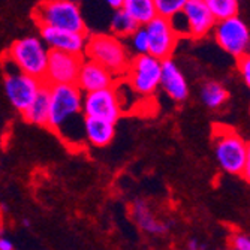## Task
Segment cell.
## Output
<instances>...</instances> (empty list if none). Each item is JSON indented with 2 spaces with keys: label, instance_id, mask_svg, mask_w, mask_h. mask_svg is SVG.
I'll use <instances>...</instances> for the list:
<instances>
[{
  "label": "cell",
  "instance_id": "6da1fadb",
  "mask_svg": "<svg viewBox=\"0 0 250 250\" xmlns=\"http://www.w3.org/2000/svg\"><path fill=\"white\" fill-rule=\"evenodd\" d=\"M83 92L77 84L50 85L48 126L71 147H81L84 138Z\"/></svg>",
  "mask_w": 250,
  "mask_h": 250
},
{
  "label": "cell",
  "instance_id": "7a4b0ae2",
  "mask_svg": "<svg viewBox=\"0 0 250 250\" xmlns=\"http://www.w3.org/2000/svg\"><path fill=\"white\" fill-rule=\"evenodd\" d=\"M84 57L101 63L117 78H122L132 56L122 38L112 33H99L87 36Z\"/></svg>",
  "mask_w": 250,
  "mask_h": 250
},
{
  "label": "cell",
  "instance_id": "3957f363",
  "mask_svg": "<svg viewBox=\"0 0 250 250\" xmlns=\"http://www.w3.org/2000/svg\"><path fill=\"white\" fill-rule=\"evenodd\" d=\"M36 26H48L62 30L87 32L81 8L74 0H42L32 14Z\"/></svg>",
  "mask_w": 250,
  "mask_h": 250
},
{
  "label": "cell",
  "instance_id": "277c9868",
  "mask_svg": "<svg viewBox=\"0 0 250 250\" xmlns=\"http://www.w3.org/2000/svg\"><path fill=\"white\" fill-rule=\"evenodd\" d=\"M5 54L22 74L43 80L50 48L41 36H26L14 41Z\"/></svg>",
  "mask_w": 250,
  "mask_h": 250
},
{
  "label": "cell",
  "instance_id": "5b68a950",
  "mask_svg": "<svg viewBox=\"0 0 250 250\" xmlns=\"http://www.w3.org/2000/svg\"><path fill=\"white\" fill-rule=\"evenodd\" d=\"M2 71L5 95L14 109L21 114L32 104L41 87L43 85V81L27 74H22L6 54H3L2 57Z\"/></svg>",
  "mask_w": 250,
  "mask_h": 250
},
{
  "label": "cell",
  "instance_id": "8992f818",
  "mask_svg": "<svg viewBox=\"0 0 250 250\" xmlns=\"http://www.w3.org/2000/svg\"><path fill=\"white\" fill-rule=\"evenodd\" d=\"M214 154L217 164L225 172L241 175L247 154V143L234 129L219 125L214 127Z\"/></svg>",
  "mask_w": 250,
  "mask_h": 250
},
{
  "label": "cell",
  "instance_id": "52a82bcc",
  "mask_svg": "<svg viewBox=\"0 0 250 250\" xmlns=\"http://www.w3.org/2000/svg\"><path fill=\"white\" fill-rule=\"evenodd\" d=\"M162 60L151 54H140L130 57L127 69L123 78L133 88V92L141 96L148 98L156 93L161 84Z\"/></svg>",
  "mask_w": 250,
  "mask_h": 250
},
{
  "label": "cell",
  "instance_id": "ba28073f",
  "mask_svg": "<svg viewBox=\"0 0 250 250\" xmlns=\"http://www.w3.org/2000/svg\"><path fill=\"white\" fill-rule=\"evenodd\" d=\"M213 30L216 42L223 51L237 59L247 53L250 47V32L246 22L237 15L216 21Z\"/></svg>",
  "mask_w": 250,
  "mask_h": 250
},
{
  "label": "cell",
  "instance_id": "9c48e42d",
  "mask_svg": "<svg viewBox=\"0 0 250 250\" xmlns=\"http://www.w3.org/2000/svg\"><path fill=\"white\" fill-rule=\"evenodd\" d=\"M83 112L84 116L104 119L117 123L123 114L114 85L93 90L83 95Z\"/></svg>",
  "mask_w": 250,
  "mask_h": 250
},
{
  "label": "cell",
  "instance_id": "30bf717a",
  "mask_svg": "<svg viewBox=\"0 0 250 250\" xmlns=\"http://www.w3.org/2000/svg\"><path fill=\"white\" fill-rule=\"evenodd\" d=\"M83 59L84 56L50 50L47 69H45V75L42 81L47 85L75 84Z\"/></svg>",
  "mask_w": 250,
  "mask_h": 250
},
{
  "label": "cell",
  "instance_id": "8fae6325",
  "mask_svg": "<svg viewBox=\"0 0 250 250\" xmlns=\"http://www.w3.org/2000/svg\"><path fill=\"white\" fill-rule=\"evenodd\" d=\"M144 27L148 38V54L161 60L169 59L180 39L174 32L169 20L156 15Z\"/></svg>",
  "mask_w": 250,
  "mask_h": 250
},
{
  "label": "cell",
  "instance_id": "7c38bea8",
  "mask_svg": "<svg viewBox=\"0 0 250 250\" xmlns=\"http://www.w3.org/2000/svg\"><path fill=\"white\" fill-rule=\"evenodd\" d=\"M39 36L47 43V47L50 50L84 56L88 35L87 32H72V30H62L56 27L42 26L39 27Z\"/></svg>",
  "mask_w": 250,
  "mask_h": 250
},
{
  "label": "cell",
  "instance_id": "4fadbf2b",
  "mask_svg": "<svg viewBox=\"0 0 250 250\" xmlns=\"http://www.w3.org/2000/svg\"><path fill=\"white\" fill-rule=\"evenodd\" d=\"M117 81V77L108 71L105 66L101 63L92 60V59H83V63L80 66V72L77 77V87L83 93L93 92V90L112 87Z\"/></svg>",
  "mask_w": 250,
  "mask_h": 250
},
{
  "label": "cell",
  "instance_id": "5bb4252c",
  "mask_svg": "<svg viewBox=\"0 0 250 250\" xmlns=\"http://www.w3.org/2000/svg\"><path fill=\"white\" fill-rule=\"evenodd\" d=\"M183 14L188 20L189 36L193 39L207 36L216 24V18L204 0H188L183 8Z\"/></svg>",
  "mask_w": 250,
  "mask_h": 250
},
{
  "label": "cell",
  "instance_id": "9a60e30c",
  "mask_svg": "<svg viewBox=\"0 0 250 250\" xmlns=\"http://www.w3.org/2000/svg\"><path fill=\"white\" fill-rule=\"evenodd\" d=\"M159 87L175 102H183L189 96V84L186 77L171 57L162 60V74Z\"/></svg>",
  "mask_w": 250,
  "mask_h": 250
},
{
  "label": "cell",
  "instance_id": "2e32d148",
  "mask_svg": "<svg viewBox=\"0 0 250 250\" xmlns=\"http://www.w3.org/2000/svg\"><path fill=\"white\" fill-rule=\"evenodd\" d=\"M116 136V123L84 116V138L85 143L96 148H104L111 144Z\"/></svg>",
  "mask_w": 250,
  "mask_h": 250
},
{
  "label": "cell",
  "instance_id": "e0dca14e",
  "mask_svg": "<svg viewBox=\"0 0 250 250\" xmlns=\"http://www.w3.org/2000/svg\"><path fill=\"white\" fill-rule=\"evenodd\" d=\"M24 122L35 125V126H48V116H50V85L43 83L38 95L32 101V104L21 112Z\"/></svg>",
  "mask_w": 250,
  "mask_h": 250
},
{
  "label": "cell",
  "instance_id": "ac0fdd59",
  "mask_svg": "<svg viewBox=\"0 0 250 250\" xmlns=\"http://www.w3.org/2000/svg\"><path fill=\"white\" fill-rule=\"evenodd\" d=\"M132 216L140 228L148 234H165L167 231V225L157 220V217L151 213L150 207L144 201H135L132 206Z\"/></svg>",
  "mask_w": 250,
  "mask_h": 250
},
{
  "label": "cell",
  "instance_id": "d6986e66",
  "mask_svg": "<svg viewBox=\"0 0 250 250\" xmlns=\"http://www.w3.org/2000/svg\"><path fill=\"white\" fill-rule=\"evenodd\" d=\"M122 8L140 26H146L150 20H153L157 15L154 0H123Z\"/></svg>",
  "mask_w": 250,
  "mask_h": 250
},
{
  "label": "cell",
  "instance_id": "ffe728a7",
  "mask_svg": "<svg viewBox=\"0 0 250 250\" xmlns=\"http://www.w3.org/2000/svg\"><path fill=\"white\" fill-rule=\"evenodd\" d=\"M114 11L116 12L111 17V21H109V29L112 35L125 39L140 27L138 22H136L123 8H119Z\"/></svg>",
  "mask_w": 250,
  "mask_h": 250
},
{
  "label": "cell",
  "instance_id": "44dd1931",
  "mask_svg": "<svg viewBox=\"0 0 250 250\" xmlns=\"http://www.w3.org/2000/svg\"><path fill=\"white\" fill-rule=\"evenodd\" d=\"M201 99L204 105H207L211 109H216L228 101V92H226V88L220 83L208 81L201 88Z\"/></svg>",
  "mask_w": 250,
  "mask_h": 250
},
{
  "label": "cell",
  "instance_id": "7402d4cb",
  "mask_svg": "<svg viewBox=\"0 0 250 250\" xmlns=\"http://www.w3.org/2000/svg\"><path fill=\"white\" fill-rule=\"evenodd\" d=\"M125 39H126L125 41L126 48L132 57L148 53V38H147V30L144 26H140L133 33H130Z\"/></svg>",
  "mask_w": 250,
  "mask_h": 250
},
{
  "label": "cell",
  "instance_id": "603a6c76",
  "mask_svg": "<svg viewBox=\"0 0 250 250\" xmlns=\"http://www.w3.org/2000/svg\"><path fill=\"white\" fill-rule=\"evenodd\" d=\"M216 21L238 14V0H204Z\"/></svg>",
  "mask_w": 250,
  "mask_h": 250
},
{
  "label": "cell",
  "instance_id": "cb8c5ba5",
  "mask_svg": "<svg viewBox=\"0 0 250 250\" xmlns=\"http://www.w3.org/2000/svg\"><path fill=\"white\" fill-rule=\"evenodd\" d=\"M188 0H154L156 12L159 17L171 18L172 15L183 11Z\"/></svg>",
  "mask_w": 250,
  "mask_h": 250
},
{
  "label": "cell",
  "instance_id": "d4e9b609",
  "mask_svg": "<svg viewBox=\"0 0 250 250\" xmlns=\"http://www.w3.org/2000/svg\"><path fill=\"white\" fill-rule=\"evenodd\" d=\"M169 22H171V26L174 29V32L177 33L178 38L181 36H189V26H188V20L183 14V11L172 15L171 18H168Z\"/></svg>",
  "mask_w": 250,
  "mask_h": 250
},
{
  "label": "cell",
  "instance_id": "484cf974",
  "mask_svg": "<svg viewBox=\"0 0 250 250\" xmlns=\"http://www.w3.org/2000/svg\"><path fill=\"white\" fill-rule=\"evenodd\" d=\"M238 71H240L246 85L250 88V56L247 53L238 57Z\"/></svg>",
  "mask_w": 250,
  "mask_h": 250
},
{
  "label": "cell",
  "instance_id": "4316f807",
  "mask_svg": "<svg viewBox=\"0 0 250 250\" xmlns=\"http://www.w3.org/2000/svg\"><path fill=\"white\" fill-rule=\"evenodd\" d=\"M229 243L231 247L235 250H250V237L244 234H234Z\"/></svg>",
  "mask_w": 250,
  "mask_h": 250
},
{
  "label": "cell",
  "instance_id": "83f0119b",
  "mask_svg": "<svg viewBox=\"0 0 250 250\" xmlns=\"http://www.w3.org/2000/svg\"><path fill=\"white\" fill-rule=\"evenodd\" d=\"M241 175H243V178L247 181V183L250 185V143L247 144V154H246V162H244Z\"/></svg>",
  "mask_w": 250,
  "mask_h": 250
},
{
  "label": "cell",
  "instance_id": "f1b7e54d",
  "mask_svg": "<svg viewBox=\"0 0 250 250\" xmlns=\"http://www.w3.org/2000/svg\"><path fill=\"white\" fill-rule=\"evenodd\" d=\"M14 249V243L11 238L8 237H0V250H12Z\"/></svg>",
  "mask_w": 250,
  "mask_h": 250
},
{
  "label": "cell",
  "instance_id": "f546056e",
  "mask_svg": "<svg viewBox=\"0 0 250 250\" xmlns=\"http://www.w3.org/2000/svg\"><path fill=\"white\" fill-rule=\"evenodd\" d=\"M105 3L112 9H119L123 5V0H105Z\"/></svg>",
  "mask_w": 250,
  "mask_h": 250
},
{
  "label": "cell",
  "instance_id": "4dcf8cb0",
  "mask_svg": "<svg viewBox=\"0 0 250 250\" xmlns=\"http://www.w3.org/2000/svg\"><path fill=\"white\" fill-rule=\"evenodd\" d=\"M189 247H190V249H196V247H198V246H196V241H190Z\"/></svg>",
  "mask_w": 250,
  "mask_h": 250
},
{
  "label": "cell",
  "instance_id": "1f68e13d",
  "mask_svg": "<svg viewBox=\"0 0 250 250\" xmlns=\"http://www.w3.org/2000/svg\"><path fill=\"white\" fill-rule=\"evenodd\" d=\"M0 146H2V132H0Z\"/></svg>",
  "mask_w": 250,
  "mask_h": 250
}]
</instances>
